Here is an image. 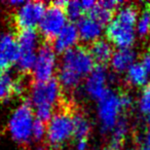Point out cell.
<instances>
[{"label": "cell", "instance_id": "obj_22", "mask_svg": "<svg viewBox=\"0 0 150 150\" xmlns=\"http://www.w3.org/2000/svg\"><path fill=\"white\" fill-rule=\"evenodd\" d=\"M16 78L8 71H3L0 76V101H6L13 96V83Z\"/></svg>", "mask_w": 150, "mask_h": 150}, {"label": "cell", "instance_id": "obj_33", "mask_svg": "<svg viewBox=\"0 0 150 150\" xmlns=\"http://www.w3.org/2000/svg\"><path fill=\"white\" fill-rule=\"evenodd\" d=\"M88 148V139L77 140L76 142V150H86Z\"/></svg>", "mask_w": 150, "mask_h": 150}, {"label": "cell", "instance_id": "obj_29", "mask_svg": "<svg viewBox=\"0 0 150 150\" xmlns=\"http://www.w3.org/2000/svg\"><path fill=\"white\" fill-rule=\"evenodd\" d=\"M26 91V84L24 80L17 79L16 78L15 83H13V95L15 96H21L25 93Z\"/></svg>", "mask_w": 150, "mask_h": 150}, {"label": "cell", "instance_id": "obj_34", "mask_svg": "<svg viewBox=\"0 0 150 150\" xmlns=\"http://www.w3.org/2000/svg\"><path fill=\"white\" fill-rule=\"evenodd\" d=\"M144 146H145L144 148L145 150H150V129L144 137Z\"/></svg>", "mask_w": 150, "mask_h": 150}, {"label": "cell", "instance_id": "obj_6", "mask_svg": "<svg viewBox=\"0 0 150 150\" xmlns=\"http://www.w3.org/2000/svg\"><path fill=\"white\" fill-rule=\"evenodd\" d=\"M47 5L42 1H25L16 9L13 21L20 31L35 30L43 18Z\"/></svg>", "mask_w": 150, "mask_h": 150}, {"label": "cell", "instance_id": "obj_3", "mask_svg": "<svg viewBox=\"0 0 150 150\" xmlns=\"http://www.w3.org/2000/svg\"><path fill=\"white\" fill-rule=\"evenodd\" d=\"M122 110L120 95L108 88L104 96L99 100L98 104V115L103 133L112 131L118 119L120 118L119 114Z\"/></svg>", "mask_w": 150, "mask_h": 150}, {"label": "cell", "instance_id": "obj_2", "mask_svg": "<svg viewBox=\"0 0 150 150\" xmlns=\"http://www.w3.org/2000/svg\"><path fill=\"white\" fill-rule=\"evenodd\" d=\"M73 136L72 114L67 110L56 112L46 125V141L52 147L59 148Z\"/></svg>", "mask_w": 150, "mask_h": 150}, {"label": "cell", "instance_id": "obj_12", "mask_svg": "<svg viewBox=\"0 0 150 150\" xmlns=\"http://www.w3.org/2000/svg\"><path fill=\"white\" fill-rule=\"evenodd\" d=\"M78 39H79V33L76 25L68 23L54 40L52 47L56 52L64 54L67 50L75 47Z\"/></svg>", "mask_w": 150, "mask_h": 150}, {"label": "cell", "instance_id": "obj_26", "mask_svg": "<svg viewBox=\"0 0 150 150\" xmlns=\"http://www.w3.org/2000/svg\"><path fill=\"white\" fill-rule=\"evenodd\" d=\"M65 11H66L67 18L72 22H78L83 17L82 13H84L80 1H70V2H68L66 7H65Z\"/></svg>", "mask_w": 150, "mask_h": 150}, {"label": "cell", "instance_id": "obj_8", "mask_svg": "<svg viewBox=\"0 0 150 150\" xmlns=\"http://www.w3.org/2000/svg\"><path fill=\"white\" fill-rule=\"evenodd\" d=\"M67 19L68 18L65 8L52 3L50 6H47L45 13L38 26L40 34L47 41H54L65 26L68 24Z\"/></svg>", "mask_w": 150, "mask_h": 150}, {"label": "cell", "instance_id": "obj_21", "mask_svg": "<svg viewBox=\"0 0 150 150\" xmlns=\"http://www.w3.org/2000/svg\"><path fill=\"white\" fill-rule=\"evenodd\" d=\"M115 20L121 24L135 28V25L138 22V8L133 4L120 7L117 11Z\"/></svg>", "mask_w": 150, "mask_h": 150}, {"label": "cell", "instance_id": "obj_27", "mask_svg": "<svg viewBox=\"0 0 150 150\" xmlns=\"http://www.w3.org/2000/svg\"><path fill=\"white\" fill-rule=\"evenodd\" d=\"M139 107L143 114H145L146 116H149L150 115V84L148 86H146L143 92H142L141 98H140V102H139Z\"/></svg>", "mask_w": 150, "mask_h": 150}, {"label": "cell", "instance_id": "obj_13", "mask_svg": "<svg viewBox=\"0 0 150 150\" xmlns=\"http://www.w3.org/2000/svg\"><path fill=\"white\" fill-rule=\"evenodd\" d=\"M76 27H77L80 39L86 42H92V43L100 39L99 37L102 35L103 32V26H101L88 16L82 17L77 22Z\"/></svg>", "mask_w": 150, "mask_h": 150}, {"label": "cell", "instance_id": "obj_9", "mask_svg": "<svg viewBox=\"0 0 150 150\" xmlns=\"http://www.w3.org/2000/svg\"><path fill=\"white\" fill-rule=\"evenodd\" d=\"M20 56L17 35L11 31L0 32V69L6 71L17 63Z\"/></svg>", "mask_w": 150, "mask_h": 150}, {"label": "cell", "instance_id": "obj_36", "mask_svg": "<svg viewBox=\"0 0 150 150\" xmlns=\"http://www.w3.org/2000/svg\"><path fill=\"white\" fill-rule=\"evenodd\" d=\"M33 150H48V149L45 146H37V147H35Z\"/></svg>", "mask_w": 150, "mask_h": 150}, {"label": "cell", "instance_id": "obj_19", "mask_svg": "<svg viewBox=\"0 0 150 150\" xmlns=\"http://www.w3.org/2000/svg\"><path fill=\"white\" fill-rule=\"evenodd\" d=\"M88 17L99 23L104 27L105 25H109L113 19V11H110L100 2H97L96 5L93 7L92 11H88Z\"/></svg>", "mask_w": 150, "mask_h": 150}, {"label": "cell", "instance_id": "obj_35", "mask_svg": "<svg viewBox=\"0 0 150 150\" xmlns=\"http://www.w3.org/2000/svg\"><path fill=\"white\" fill-rule=\"evenodd\" d=\"M24 2H25V1H17V0H13V1H9V2H7V5H9V6H13L15 9H17V8H19V7L21 6Z\"/></svg>", "mask_w": 150, "mask_h": 150}, {"label": "cell", "instance_id": "obj_25", "mask_svg": "<svg viewBox=\"0 0 150 150\" xmlns=\"http://www.w3.org/2000/svg\"><path fill=\"white\" fill-rule=\"evenodd\" d=\"M137 33L141 37H145L150 34V4L145 7L138 20Z\"/></svg>", "mask_w": 150, "mask_h": 150}, {"label": "cell", "instance_id": "obj_14", "mask_svg": "<svg viewBox=\"0 0 150 150\" xmlns=\"http://www.w3.org/2000/svg\"><path fill=\"white\" fill-rule=\"evenodd\" d=\"M88 50L95 63L100 66H105V64L110 62L113 56V47L111 42L106 39L96 40L91 44Z\"/></svg>", "mask_w": 150, "mask_h": 150}, {"label": "cell", "instance_id": "obj_38", "mask_svg": "<svg viewBox=\"0 0 150 150\" xmlns=\"http://www.w3.org/2000/svg\"><path fill=\"white\" fill-rule=\"evenodd\" d=\"M2 73H3V71L1 70V69H0V76H1V74H2Z\"/></svg>", "mask_w": 150, "mask_h": 150}, {"label": "cell", "instance_id": "obj_23", "mask_svg": "<svg viewBox=\"0 0 150 150\" xmlns=\"http://www.w3.org/2000/svg\"><path fill=\"white\" fill-rule=\"evenodd\" d=\"M127 133H129V122L127 118L120 117L112 129V147H120Z\"/></svg>", "mask_w": 150, "mask_h": 150}, {"label": "cell", "instance_id": "obj_15", "mask_svg": "<svg viewBox=\"0 0 150 150\" xmlns=\"http://www.w3.org/2000/svg\"><path fill=\"white\" fill-rule=\"evenodd\" d=\"M137 54L132 48H119L113 52L111 58V66L113 70L118 73L127 71L133 64H135Z\"/></svg>", "mask_w": 150, "mask_h": 150}, {"label": "cell", "instance_id": "obj_17", "mask_svg": "<svg viewBox=\"0 0 150 150\" xmlns=\"http://www.w3.org/2000/svg\"><path fill=\"white\" fill-rule=\"evenodd\" d=\"M73 137L76 140L88 139L91 132V125L86 116L82 113H73Z\"/></svg>", "mask_w": 150, "mask_h": 150}, {"label": "cell", "instance_id": "obj_5", "mask_svg": "<svg viewBox=\"0 0 150 150\" xmlns=\"http://www.w3.org/2000/svg\"><path fill=\"white\" fill-rule=\"evenodd\" d=\"M61 88L56 78L44 82H36L31 86L29 92V101L32 107L50 106L54 107L59 103L61 99Z\"/></svg>", "mask_w": 150, "mask_h": 150}, {"label": "cell", "instance_id": "obj_11", "mask_svg": "<svg viewBox=\"0 0 150 150\" xmlns=\"http://www.w3.org/2000/svg\"><path fill=\"white\" fill-rule=\"evenodd\" d=\"M107 80H108V74L105 66L97 65L94 70L91 72V74L86 77V84H84L86 94L91 98L99 101L108 90Z\"/></svg>", "mask_w": 150, "mask_h": 150}, {"label": "cell", "instance_id": "obj_40", "mask_svg": "<svg viewBox=\"0 0 150 150\" xmlns=\"http://www.w3.org/2000/svg\"><path fill=\"white\" fill-rule=\"evenodd\" d=\"M143 150H145V149H143Z\"/></svg>", "mask_w": 150, "mask_h": 150}, {"label": "cell", "instance_id": "obj_24", "mask_svg": "<svg viewBox=\"0 0 150 150\" xmlns=\"http://www.w3.org/2000/svg\"><path fill=\"white\" fill-rule=\"evenodd\" d=\"M37 52H20L19 59L16 63V67L21 73H30L35 65Z\"/></svg>", "mask_w": 150, "mask_h": 150}, {"label": "cell", "instance_id": "obj_4", "mask_svg": "<svg viewBox=\"0 0 150 150\" xmlns=\"http://www.w3.org/2000/svg\"><path fill=\"white\" fill-rule=\"evenodd\" d=\"M60 67L75 73L80 78H83L88 76L96 66L88 48L75 46L63 54Z\"/></svg>", "mask_w": 150, "mask_h": 150}, {"label": "cell", "instance_id": "obj_30", "mask_svg": "<svg viewBox=\"0 0 150 150\" xmlns=\"http://www.w3.org/2000/svg\"><path fill=\"white\" fill-rule=\"evenodd\" d=\"M120 102H121V106H122L123 110L125 109H129L132 106V97L127 94H121L120 95Z\"/></svg>", "mask_w": 150, "mask_h": 150}, {"label": "cell", "instance_id": "obj_16", "mask_svg": "<svg viewBox=\"0 0 150 150\" xmlns=\"http://www.w3.org/2000/svg\"><path fill=\"white\" fill-rule=\"evenodd\" d=\"M20 52H37L39 48V34L36 30H23L17 35Z\"/></svg>", "mask_w": 150, "mask_h": 150}, {"label": "cell", "instance_id": "obj_37", "mask_svg": "<svg viewBox=\"0 0 150 150\" xmlns=\"http://www.w3.org/2000/svg\"><path fill=\"white\" fill-rule=\"evenodd\" d=\"M106 150H119V148H115V147H112V146H111V147L107 148Z\"/></svg>", "mask_w": 150, "mask_h": 150}, {"label": "cell", "instance_id": "obj_39", "mask_svg": "<svg viewBox=\"0 0 150 150\" xmlns=\"http://www.w3.org/2000/svg\"><path fill=\"white\" fill-rule=\"evenodd\" d=\"M127 150H136V149H135V148H129Z\"/></svg>", "mask_w": 150, "mask_h": 150}, {"label": "cell", "instance_id": "obj_32", "mask_svg": "<svg viewBox=\"0 0 150 150\" xmlns=\"http://www.w3.org/2000/svg\"><path fill=\"white\" fill-rule=\"evenodd\" d=\"M97 2L95 1H92V0H84V1H81V6L83 8V11H86L88 13L90 11H92L93 7L96 5Z\"/></svg>", "mask_w": 150, "mask_h": 150}, {"label": "cell", "instance_id": "obj_28", "mask_svg": "<svg viewBox=\"0 0 150 150\" xmlns=\"http://www.w3.org/2000/svg\"><path fill=\"white\" fill-rule=\"evenodd\" d=\"M46 137V125L44 122L36 119L33 125L32 131V140L35 141H41L43 138Z\"/></svg>", "mask_w": 150, "mask_h": 150}, {"label": "cell", "instance_id": "obj_7", "mask_svg": "<svg viewBox=\"0 0 150 150\" xmlns=\"http://www.w3.org/2000/svg\"><path fill=\"white\" fill-rule=\"evenodd\" d=\"M57 52L52 45L43 43L39 46L36 54L35 65L32 70L34 81L44 82L54 78L57 71Z\"/></svg>", "mask_w": 150, "mask_h": 150}, {"label": "cell", "instance_id": "obj_10", "mask_svg": "<svg viewBox=\"0 0 150 150\" xmlns=\"http://www.w3.org/2000/svg\"><path fill=\"white\" fill-rule=\"evenodd\" d=\"M108 41L112 42L119 48H131L136 39L135 28L121 24L117 20H112L106 28Z\"/></svg>", "mask_w": 150, "mask_h": 150}, {"label": "cell", "instance_id": "obj_1", "mask_svg": "<svg viewBox=\"0 0 150 150\" xmlns=\"http://www.w3.org/2000/svg\"><path fill=\"white\" fill-rule=\"evenodd\" d=\"M35 120L34 109L31 103L26 100L19 104L11 112L7 122V132L11 138L22 145L31 142Z\"/></svg>", "mask_w": 150, "mask_h": 150}, {"label": "cell", "instance_id": "obj_20", "mask_svg": "<svg viewBox=\"0 0 150 150\" xmlns=\"http://www.w3.org/2000/svg\"><path fill=\"white\" fill-rule=\"evenodd\" d=\"M81 79L82 78H80L78 75L64 68L60 67V69L58 70V81L61 88L65 90H74L79 86Z\"/></svg>", "mask_w": 150, "mask_h": 150}, {"label": "cell", "instance_id": "obj_18", "mask_svg": "<svg viewBox=\"0 0 150 150\" xmlns=\"http://www.w3.org/2000/svg\"><path fill=\"white\" fill-rule=\"evenodd\" d=\"M127 79L132 86H142L148 81V72L141 63H135L127 71Z\"/></svg>", "mask_w": 150, "mask_h": 150}, {"label": "cell", "instance_id": "obj_31", "mask_svg": "<svg viewBox=\"0 0 150 150\" xmlns=\"http://www.w3.org/2000/svg\"><path fill=\"white\" fill-rule=\"evenodd\" d=\"M142 66L145 68V70L148 73H150V48L142 56V61H141Z\"/></svg>", "mask_w": 150, "mask_h": 150}]
</instances>
